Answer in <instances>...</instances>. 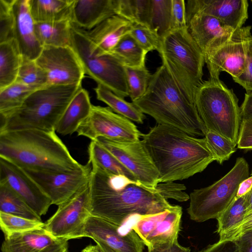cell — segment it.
Here are the masks:
<instances>
[{
	"instance_id": "6da1fadb",
	"label": "cell",
	"mask_w": 252,
	"mask_h": 252,
	"mask_svg": "<svg viewBox=\"0 0 252 252\" xmlns=\"http://www.w3.org/2000/svg\"><path fill=\"white\" fill-rule=\"evenodd\" d=\"M91 165L89 188L92 216L122 227L131 217L157 214L173 206L157 189Z\"/></svg>"
},
{
	"instance_id": "7a4b0ae2",
	"label": "cell",
	"mask_w": 252,
	"mask_h": 252,
	"mask_svg": "<svg viewBox=\"0 0 252 252\" xmlns=\"http://www.w3.org/2000/svg\"><path fill=\"white\" fill-rule=\"evenodd\" d=\"M142 138L158 173V183L188 179L215 160L205 138L173 127L157 125Z\"/></svg>"
},
{
	"instance_id": "3957f363",
	"label": "cell",
	"mask_w": 252,
	"mask_h": 252,
	"mask_svg": "<svg viewBox=\"0 0 252 252\" xmlns=\"http://www.w3.org/2000/svg\"><path fill=\"white\" fill-rule=\"evenodd\" d=\"M0 157L23 169L38 171H72L84 165L72 157L56 131L0 132Z\"/></svg>"
},
{
	"instance_id": "277c9868",
	"label": "cell",
	"mask_w": 252,
	"mask_h": 252,
	"mask_svg": "<svg viewBox=\"0 0 252 252\" xmlns=\"http://www.w3.org/2000/svg\"><path fill=\"white\" fill-rule=\"evenodd\" d=\"M132 102L158 125L176 128L195 137H205L208 131L195 104L186 98L163 64L152 74L145 94Z\"/></svg>"
},
{
	"instance_id": "5b68a950",
	"label": "cell",
	"mask_w": 252,
	"mask_h": 252,
	"mask_svg": "<svg viewBox=\"0 0 252 252\" xmlns=\"http://www.w3.org/2000/svg\"><path fill=\"white\" fill-rule=\"evenodd\" d=\"M82 83L51 85L33 92L16 110L0 115V132L39 129L56 131V127Z\"/></svg>"
},
{
	"instance_id": "8992f818",
	"label": "cell",
	"mask_w": 252,
	"mask_h": 252,
	"mask_svg": "<svg viewBox=\"0 0 252 252\" xmlns=\"http://www.w3.org/2000/svg\"><path fill=\"white\" fill-rule=\"evenodd\" d=\"M162 64L179 88L194 104L196 91L203 82L204 55L191 37L187 27L173 30L160 38L158 50Z\"/></svg>"
},
{
	"instance_id": "52a82bcc",
	"label": "cell",
	"mask_w": 252,
	"mask_h": 252,
	"mask_svg": "<svg viewBox=\"0 0 252 252\" xmlns=\"http://www.w3.org/2000/svg\"><path fill=\"white\" fill-rule=\"evenodd\" d=\"M194 104L207 130L237 145L242 119L238 99L232 90L220 79L209 78L197 89Z\"/></svg>"
},
{
	"instance_id": "ba28073f",
	"label": "cell",
	"mask_w": 252,
	"mask_h": 252,
	"mask_svg": "<svg viewBox=\"0 0 252 252\" xmlns=\"http://www.w3.org/2000/svg\"><path fill=\"white\" fill-rule=\"evenodd\" d=\"M249 167L243 158H238L233 168L223 177L207 187L190 193L187 212L197 222L217 219L234 199L240 183L249 177Z\"/></svg>"
},
{
	"instance_id": "9c48e42d",
	"label": "cell",
	"mask_w": 252,
	"mask_h": 252,
	"mask_svg": "<svg viewBox=\"0 0 252 252\" xmlns=\"http://www.w3.org/2000/svg\"><path fill=\"white\" fill-rule=\"evenodd\" d=\"M70 46L77 54L85 74L118 96H129L125 66L111 53L96 54L87 31L72 24Z\"/></svg>"
},
{
	"instance_id": "30bf717a",
	"label": "cell",
	"mask_w": 252,
	"mask_h": 252,
	"mask_svg": "<svg viewBox=\"0 0 252 252\" xmlns=\"http://www.w3.org/2000/svg\"><path fill=\"white\" fill-rule=\"evenodd\" d=\"M76 132L91 140L102 137L117 141H138L143 134L131 121L109 107L95 105Z\"/></svg>"
},
{
	"instance_id": "8fae6325",
	"label": "cell",
	"mask_w": 252,
	"mask_h": 252,
	"mask_svg": "<svg viewBox=\"0 0 252 252\" xmlns=\"http://www.w3.org/2000/svg\"><path fill=\"white\" fill-rule=\"evenodd\" d=\"M58 206L45 223V229L57 239L69 240L84 237L85 225L91 216L89 185Z\"/></svg>"
},
{
	"instance_id": "7c38bea8",
	"label": "cell",
	"mask_w": 252,
	"mask_h": 252,
	"mask_svg": "<svg viewBox=\"0 0 252 252\" xmlns=\"http://www.w3.org/2000/svg\"><path fill=\"white\" fill-rule=\"evenodd\" d=\"M58 206L85 189L89 184L92 165L88 163L72 171L48 172L23 169Z\"/></svg>"
},
{
	"instance_id": "4fadbf2b",
	"label": "cell",
	"mask_w": 252,
	"mask_h": 252,
	"mask_svg": "<svg viewBox=\"0 0 252 252\" xmlns=\"http://www.w3.org/2000/svg\"><path fill=\"white\" fill-rule=\"evenodd\" d=\"M115 157L145 186L156 189L158 173L143 140L117 141L100 137L95 140Z\"/></svg>"
},
{
	"instance_id": "5bb4252c",
	"label": "cell",
	"mask_w": 252,
	"mask_h": 252,
	"mask_svg": "<svg viewBox=\"0 0 252 252\" xmlns=\"http://www.w3.org/2000/svg\"><path fill=\"white\" fill-rule=\"evenodd\" d=\"M251 26L236 30L232 37L216 49L204 56L210 78L219 79L221 71L235 78L245 69L248 42L252 35Z\"/></svg>"
},
{
	"instance_id": "9a60e30c",
	"label": "cell",
	"mask_w": 252,
	"mask_h": 252,
	"mask_svg": "<svg viewBox=\"0 0 252 252\" xmlns=\"http://www.w3.org/2000/svg\"><path fill=\"white\" fill-rule=\"evenodd\" d=\"M35 62L45 72L49 86L82 83L85 74L77 54L70 46H44Z\"/></svg>"
},
{
	"instance_id": "2e32d148",
	"label": "cell",
	"mask_w": 252,
	"mask_h": 252,
	"mask_svg": "<svg viewBox=\"0 0 252 252\" xmlns=\"http://www.w3.org/2000/svg\"><path fill=\"white\" fill-rule=\"evenodd\" d=\"M182 208L179 205L162 212L138 216L130 225L147 248L178 241L181 231Z\"/></svg>"
},
{
	"instance_id": "e0dca14e",
	"label": "cell",
	"mask_w": 252,
	"mask_h": 252,
	"mask_svg": "<svg viewBox=\"0 0 252 252\" xmlns=\"http://www.w3.org/2000/svg\"><path fill=\"white\" fill-rule=\"evenodd\" d=\"M0 181L18 194L40 217L52 204L37 183L21 167L0 157Z\"/></svg>"
},
{
	"instance_id": "ac0fdd59",
	"label": "cell",
	"mask_w": 252,
	"mask_h": 252,
	"mask_svg": "<svg viewBox=\"0 0 252 252\" xmlns=\"http://www.w3.org/2000/svg\"><path fill=\"white\" fill-rule=\"evenodd\" d=\"M121 226L99 217L91 215L84 230V237L99 240L118 252H143L145 244L132 229L120 231Z\"/></svg>"
},
{
	"instance_id": "d6986e66",
	"label": "cell",
	"mask_w": 252,
	"mask_h": 252,
	"mask_svg": "<svg viewBox=\"0 0 252 252\" xmlns=\"http://www.w3.org/2000/svg\"><path fill=\"white\" fill-rule=\"evenodd\" d=\"M186 20L188 31L204 56L228 41L236 31L202 12L186 15Z\"/></svg>"
},
{
	"instance_id": "ffe728a7",
	"label": "cell",
	"mask_w": 252,
	"mask_h": 252,
	"mask_svg": "<svg viewBox=\"0 0 252 252\" xmlns=\"http://www.w3.org/2000/svg\"><path fill=\"white\" fill-rule=\"evenodd\" d=\"M248 6L247 0H189L186 3V15L202 12L236 30L248 18Z\"/></svg>"
},
{
	"instance_id": "44dd1931",
	"label": "cell",
	"mask_w": 252,
	"mask_h": 252,
	"mask_svg": "<svg viewBox=\"0 0 252 252\" xmlns=\"http://www.w3.org/2000/svg\"><path fill=\"white\" fill-rule=\"evenodd\" d=\"M15 39L23 56L35 60L43 47L39 42L34 29L35 22L30 10L29 0H15Z\"/></svg>"
},
{
	"instance_id": "7402d4cb",
	"label": "cell",
	"mask_w": 252,
	"mask_h": 252,
	"mask_svg": "<svg viewBox=\"0 0 252 252\" xmlns=\"http://www.w3.org/2000/svg\"><path fill=\"white\" fill-rule=\"evenodd\" d=\"M132 25L129 21L114 15L86 31L94 52L102 55L109 53L124 36L129 33Z\"/></svg>"
},
{
	"instance_id": "603a6c76",
	"label": "cell",
	"mask_w": 252,
	"mask_h": 252,
	"mask_svg": "<svg viewBox=\"0 0 252 252\" xmlns=\"http://www.w3.org/2000/svg\"><path fill=\"white\" fill-rule=\"evenodd\" d=\"M116 15L115 0H74L71 22L88 31Z\"/></svg>"
},
{
	"instance_id": "cb8c5ba5",
	"label": "cell",
	"mask_w": 252,
	"mask_h": 252,
	"mask_svg": "<svg viewBox=\"0 0 252 252\" xmlns=\"http://www.w3.org/2000/svg\"><path fill=\"white\" fill-rule=\"evenodd\" d=\"M93 105L88 92L83 87L75 94L56 127V132L63 136L76 132L89 117Z\"/></svg>"
},
{
	"instance_id": "d4e9b609",
	"label": "cell",
	"mask_w": 252,
	"mask_h": 252,
	"mask_svg": "<svg viewBox=\"0 0 252 252\" xmlns=\"http://www.w3.org/2000/svg\"><path fill=\"white\" fill-rule=\"evenodd\" d=\"M74 0H29L30 10L35 23L71 21Z\"/></svg>"
},
{
	"instance_id": "484cf974",
	"label": "cell",
	"mask_w": 252,
	"mask_h": 252,
	"mask_svg": "<svg viewBox=\"0 0 252 252\" xmlns=\"http://www.w3.org/2000/svg\"><path fill=\"white\" fill-rule=\"evenodd\" d=\"M72 23L70 20L34 24L36 36L44 46H70Z\"/></svg>"
},
{
	"instance_id": "4316f807",
	"label": "cell",
	"mask_w": 252,
	"mask_h": 252,
	"mask_svg": "<svg viewBox=\"0 0 252 252\" xmlns=\"http://www.w3.org/2000/svg\"><path fill=\"white\" fill-rule=\"evenodd\" d=\"M22 55L16 40L0 43V90L16 80Z\"/></svg>"
},
{
	"instance_id": "83f0119b",
	"label": "cell",
	"mask_w": 252,
	"mask_h": 252,
	"mask_svg": "<svg viewBox=\"0 0 252 252\" xmlns=\"http://www.w3.org/2000/svg\"><path fill=\"white\" fill-rule=\"evenodd\" d=\"M248 198L249 193L240 198H235L227 209L217 219L219 241L230 240L247 213Z\"/></svg>"
},
{
	"instance_id": "f1b7e54d",
	"label": "cell",
	"mask_w": 252,
	"mask_h": 252,
	"mask_svg": "<svg viewBox=\"0 0 252 252\" xmlns=\"http://www.w3.org/2000/svg\"><path fill=\"white\" fill-rule=\"evenodd\" d=\"M89 162L112 174L125 176L138 181L135 176L115 157L96 140H91L88 147Z\"/></svg>"
},
{
	"instance_id": "f546056e",
	"label": "cell",
	"mask_w": 252,
	"mask_h": 252,
	"mask_svg": "<svg viewBox=\"0 0 252 252\" xmlns=\"http://www.w3.org/2000/svg\"><path fill=\"white\" fill-rule=\"evenodd\" d=\"M97 99L106 104L114 112L131 121L143 124L144 114L132 102H129L100 85L94 89Z\"/></svg>"
},
{
	"instance_id": "4dcf8cb0",
	"label": "cell",
	"mask_w": 252,
	"mask_h": 252,
	"mask_svg": "<svg viewBox=\"0 0 252 252\" xmlns=\"http://www.w3.org/2000/svg\"><path fill=\"white\" fill-rule=\"evenodd\" d=\"M60 239L47 232L44 228L23 233L15 234L5 240L16 246L23 252H42Z\"/></svg>"
},
{
	"instance_id": "1f68e13d",
	"label": "cell",
	"mask_w": 252,
	"mask_h": 252,
	"mask_svg": "<svg viewBox=\"0 0 252 252\" xmlns=\"http://www.w3.org/2000/svg\"><path fill=\"white\" fill-rule=\"evenodd\" d=\"M124 66L139 67L145 66V51L128 33L124 36L109 53Z\"/></svg>"
},
{
	"instance_id": "d6a6232c",
	"label": "cell",
	"mask_w": 252,
	"mask_h": 252,
	"mask_svg": "<svg viewBox=\"0 0 252 252\" xmlns=\"http://www.w3.org/2000/svg\"><path fill=\"white\" fill-rule=\"evenodd\" d=\"M0 212L31 220H41L25 201L8 185L0 181Z\"/></svg>"
},
{
	"instance_id": "836d02e7",
	"label": "cell",
	"mask_w": 252,
	"mask_h": 252,
	"mask_svg": "<svg viewBox=\"0 0 252 252\" xmlns=\"http://www.w3.org/2000/svg\"><path fill=\"white\" fill-rule=\"evenodd\" d=\"M151 0H115L116 15L149 27Z\"/></svg>"
},
{
	"instance_id": "e575fe53",
	"label": "cell",
	"mask_w": 252,
	"mask_h": 252,
	"mask_svg": "<svg viewBox=\"0 0 252 252\" xmlns=\"http://www.w3.org/2000/svg\"><path fill=\"white\" fill-rule=\"evenodd\" d=\"M172 0H151L149 28L161 38L172 31Z\"/></svg>"
},
{
	"instance_id": "d590c367",
	"label": "cell",
	"mask_w": 252,
	"mask_h": 252,
	"mask_svg": "<svg viewBox=\"0 0 252 252\" xmlns=\"http://www.w3.org/2000/svg\"><path fill=\"white\" fill-rule=\"evenodd\" d=\"M34 89L15 81L0 90V115L4 116L19 108Z\"/></svg>"
},
{
	"instance_id": "8d00e7d4",
	"label": "cell",
	"mask_w": 252,
	"mask_h": 252,
	"mask_svg": "<svg viewBox=\"0 0 252 252\" xmlns=\"http://www.w3.org/2000/svg\"><path fill=\"white\" fill-rule=\"evenodd\" d=\"M16 81L24 84L35 90L49 86L45 72L37 64L35 60L23 56Z\"/></svg>"
},
{
	"instance_id": "74e56055",
	"label": "cell",
	"mask_w": 252,
	"mask_h": 252,
	"mask_svg": "<svg viewBox=\"0 0 252 252\" xmlns=\"http://www.w3.org/2000/svg\"><path fill=\"white\" fill-rule=\"evenodd\" d=\"M45 224L42 220H31L0 212V226L5 239L15 234L42 229Z\"/></svg>"
},
{
	"instance_id": "f35d334b",
	"label": "cell",
	"mask_w": 252,
	"mask_h": 252,
	"mask_svg": "<svg viewBox=\"0 0 252 252\" xmlns=\"http://www.w3.org/2000/svg\"><path fill=\"white\" fill-rule=\"evenodd\" d=\"M129 96L132 102L142 97L146 93L152 78L146 66L139 67H125Z\"/></svg>"
},
{
	"instance_id": "ab89813d",
	"label": "cell",
	"mask_w": 252,
	"mask_h": 252,
	"mask_svg": "<svg viewBox=\"0 0 252 252\" xmlns=\"http://www.w3.org/2000/svg\"><path fill=\"white\" fill-rule=\"evenodd\" d=\"M204 138L215 157V160L220 164L229 159L236 151V145L230 140L217 132L208 130Z\"/></svg>"
},
{
	"instance_id": "60d3db41",
	"label": "cell",
	"mask_w": 252,
	"mask_h": 252,
	"mask_svg": "<svg viewBox=\"0 0 252 252\" xmlns=\"http://www.w3.org/2000/svg\"><path fill=\"white\" fill-rule=\"evenodd\" d=\"M15 0H0V43L15 38Z\"/></svg>"
},
{
	"instance_id": "b9f144b4",
	"label": "cell",
	"mask_w": 252,
	"mask_h": 252,
	"mask_svg": "<svg viewBox=\"0 0 252 252\" xmlns=\"http://www.w3.org/2000/svg\"><path fill=\"white\" fill-rule=\"evenodd\" d=\"M129 33L147 53L153 50H158L160 43V37L148 27L133 24Z\"/></svg>"
},
{
	"instance_id": "7bdbcfd3",
	"label": "cell",
	"mask_w": 252,
	"mask_h": 252,
	"mask_svg": "<svg viewBox=\"0 0 252 252\" xmlns=\"http://www.w3.org/2000/svg\"><path fill=\"white\" fill-rule=\"evenodd\" d=\"M160 194L166 199H173L183 202L188 200L189 196L184 191L186 187L184 185L168 182L158 183L156 188Z\"/></svg>"
},
{
	"instance_id": "ee69618b",
	"label": "cell",
	"mask_w": 252,
	"mask_h": 252,
	"mask_svg": "<svg viewBox=\"0 0 252 252\" xmlns=\"http://www.w3.org/2000/svg\"><path fill=\"white\" fill-rule=\"evenodd\" d=\"M233 79L247 92H252V35L248 42L245 69L240 76Z\"/></svg>"
},
{
	"instance_id": "f6af8a7d",
	"label": "cell",
	"mask_w": 252,
	"mask_h": 252,
	"mask_svg": "<svg viewBox=\"0 0 252 252\" xmlns=\"http://www.w3.org/2000/svg\"><path fill=\"white\" fill-rule=\"evenodd\" d=\"M172 30L187 27L186 2L184 0H172Z\"/></svg>"
},
{
	"instance_id": "bcb514c9",
	"label": "cell",
	"mask_w": 252,
	"mask_h": 252,
	"mask_svg": "<svg viewBox=\"0 0 252 252\" xmlns=\"http://www.w3.org/2000/svg\"><path fill=\"white\" fill-rule=\"evenodd\" d=\"M237 146L240 149L252 150V119L241 120Z\"/></svg>"
},
{
	"instance_id": "7dc6e473",
	"label": "cell",
	"mask_w": 252,
	"mask_h": 252,
	"mask_svg": "<svg viewBox=\"0 0 252 252\" xmlns=\"http://www.w3.org/2000/svg\"><path fill=\"white\" fill-rule=\"evenodd\" d=\"M68 241L66 239H60L55 244L42 252H68ZM1 250L2 252H23L16 246L6 240L2 243Z\"/></svg>"
},
{
	"instance_id": "c3c4849f",
	"label": "cell",
	"mask_w": 252,
	"mask_h": 252,
	"mask_svg": "<svg viewBox=\"0 0 252 252\" xmlns=\"http://www.w3.org/2000/svg\"><path fill=\"white\" fill-rule=\"evenodd\" d=\"M199 252H239L238 247L233 240L219 241Z\"/></svg>"
},
{
	"instance_id": "681fc988",
	"label": "cell",
	"mask_w": 252,
	"mask_h": 252,
	"mask_svg": "<svg viewBox=\"0 0 252 252\" xmlns=\"http://www.w3.org/2000/svg\"><path fill=\"white\" fill-rule=\"evenodd\" d=\"M148 252H190V250L181 246L177 241L148 248Z\"/></svg>"
},
{
	"instance_id": "f907efd6",
	"label": "cell",
	"mask_w": 252,
	"mask_h": 252,
	"mask_svg": "<svg viewBox=\"0 0 252 252\" xmlns=\"http://www.w3.org/2000/svg\"><path fill=\"white\" fill-rule=\"evenodd\" d=\"M234 241L238 247L239 252H252V229L243 233Z\"/></svg>"
},
{
	"instance_id": "816d5d0a",
	"label": "cell",
	"mask_w": 252,
	"mask_h": 252,
	"mask_svg": "<svg viewBox=\"0 0 252 252\" xmlns=\"http://www.w3.org/2000/svg\"><path fill=\"white\" fill-rule=\"evenodd\" d=\"M252 229V212L245 215L242 222L236 228L229 240H235L242 234Z\"/></svg>"
},
{
	"instance_id": "f5cc1de1",
	"label": "cell",
	"mask_w": 252,
	"mask_h": 252,
	"mask_svg": "<svg viewBox=\"0 0 252 252\" xmlns=\"http://www.w3.org/2000/svg\"><path fill=\"white\" fill-rule=\"evenodd\" d=\"M240 109L242 120L252 119V92L245 94Z\"/></svg>"
},
{
	"instance_id": "db71d44e",
	"label": "cell",
	"mask_w": 252,
	"mask_h": 252,
	"mask_svg": "<svg viewBox=\"0 0 252 252\" xmlns=\"http://www.w3.org/2000/svg\"><path fill=\"white\" fill-rule=\"evenodd\" d=\"M252 189V174L250 177H249L240 183L235 198H238L245 195L248 193Z\"/></svg>"
},
{
	"instance_id": "11a10c76",
	"label": "cell",
	"mask_w": 252,
	"mask_h": 252,
	"mask_svg": "<svg viewBox=\"0 0 252 252\" xmlns=\"http://www.w3.org/2000/svg\"><path fill=\"white\" fill-rule=\"evenodd\" d=\"M94 242L98 246L101 252H118L102 241L94 240Z\"/></svg>"
},
{
	"instance_id": "9f6ffc18",
	"label": "cell",
	"mask_w": 252,
	"mask_h": 252,
	"mask_svg": "<svg viewBox=\"0 0 252 252\" xmlns=\"http://www.w3.org/2000/svg\"><path fill=\"white\" fill-rule=\"evenodd\" d=\"M82 252H101L98 246L96 245H89L84 248Z\"/></svg>"
},
{
	"instance_id": "6f0895ef",
	"label": "cell",
	"mask_w": 252,
	"mask_h": 252,
	"mask_svg": "<svg viewBox=\"0 0 252 252\" xmlns=\"http://www.w3.org/2000/svg\"><path fill=\"white\" fill-rule=\"evenodd\" d=\"M252 212V189L249 192V198L247 213L246 214Z\"/></svg>"
},
{
	"instance_id": "680465c9",
	"label": "cell",
	"mask_w": 252,
	"mask_h": 252,
	"mask_svg": "<svg viewBox=\"0 0 252 252\" xmlns=\"http://www.w3.org/2000/svg\"></svg>"
}]
</instances>
